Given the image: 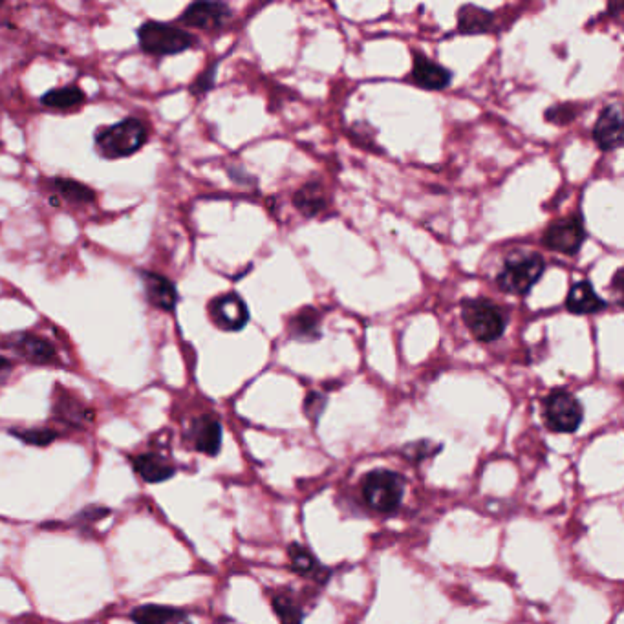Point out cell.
<instances>
[{"mask_svg":"<svg viewBox=\"0 0 624 624\" xmlns=\"http://www.w3.org/2000/svg\"><path fill=\"white\" fill-rule=\"evenodd\" d=\"M149 140L147 125L138 118H127L96 130V151L105 160H121L140 152Z\"/></svg>","mask_w":624,"mask_h":624,"instance_id":"6da1fadb","label":"cell"},{"mask_svg":"<svg viewBox=\"0 0 624 624\" xmlns=\"http://www.w3.org/2000/svg\"><path fill=\"white\" fill-rule=\"evenodd\" d=\"M546 271V260L540 253H515L504 262L496 275V286L504 293L526 297Z\"/></svg>","mask_w":624,"mask_h":624,"instance_id":"7a4b0ae2","label":"cell"},{"mask_svg":"<svg viewBox=\"0 0 624 624\" xmlns=\"http://www.w3.org/2000/svg\"><path fill=\"white\" fill-rule=\"evenodd\" d=\"M462 319L480 343L498 341L507 328V313L500 304L478 297L462 302Z\"/></svg>","mask_w":624,"mask_h":624,"instance_id":"3957f363","label":"cell"},{"mask_svg":"<svg viewBox=\"0 0 624 624\" xmlns=\"http://www.w3.org/2000/svg\"><path fill=\"white\" fill-rule=\"evenodd\" d=\"M138 41L141 50L154 57L182 54L198 43L193 33L160 21L143 22L138 28Z\"/></svg>","mask_w":624,"mask_h":624,"instance_id":"277c9868","label":"cell"},{"mask_svg":"<svg viewBox=\"0 0 624 624\" xmlns=\"http://www.w3.org/2000/svg\"><path fill=\"white\" fill-rule=\"evenodd\" d=\"M361 496L366 506L377 513H394L405 496V480L401 474L388 469L370 471L361 482Z\"/></svg>","mask_w":624,"mask_h":624,"instance_id":"5b68a950","label":"cell"},{"mask_svg":"<svg viewBox=\"0 0 624 624\" xmlns=\"http://www.w3.org/2000/svg\"><path fill=\"white\" fill-rule=\"evenodd\" d=\"M544 420L553 432L559 434L577 432L584 420L581 401L564 388L549 392L548 398L544 399Z\"/></svg>","mask_w":624,"mask_h":624,"instance_id":"8992f818","label":"cell"},{"mask_svg":"<svg viewBox=\"0 0 624 624\" xmlns=\"http://www.w3.org/2000/svg\"><path fill=\"white\" fill-rule=\"evenodd\" d=\"M2 346L11 350L13 354L22 357L24 361L37 366H59V352L54 343L46 337L32 334V332H19L11 334L2 341Z\"/></svg>","mask_w":624,"mask_h":624,"instance_id":"52a82bcc","label":"cell"},{"mask_svg":"<svg viewBox=\"0 0 624 624\" xmlns=\"http://www.w3.org/2000/svg\"><path fill=\"white\" fill-rule=\"evenodd\" d=\"M584 240H586V227H584L582 215H571L553 222L544 231V237H542L546 248L566 257L577 255L581 251Z\"/></svg>","mask_w":624,"mask_h":624,"instance_id":"ba28073f","label":"cell"},{"mask_svg":"<svg viewBox=\"0 0 624 624\" xmlns=\"http://www.w3.org/2000/svg\"><path fill=\"white\" fill-rule=\"evenodd\" d=\"M211 323L222 332H240L249 323V310L246 301L238 293L218 295L207 306Z\"/></svg>","mask_w":624,"mask_h":624,"instance_id":"9c48e42d","label":"cell"},{"mask_svg":"<svg viewBox=\"0 0 624 624\" xmlns=\"http://www.w3.org/2000/svg\"><path fill=\"white\" fill-rule=\"evenodd\" d=\"M233 11L224 2H193L189 4L178 21L187 28L205 33L220 32L231 19Z\"/></svg>","mask_w":624,"mask_h":624,"instance_id":"30bf717a","label":"cell"},{"mask_svg":"<svg viewBox=\"0 0 624 624\" xmlns=\"http://www.w3.org/2000/svg\"><path fill=\"white\" fill-rule=\"evenodd\" d=\"M52 410L55 420L72 429H85L96 418L94 410L83 399L61 385L55 387Z\"/></svg>","mask_w":624,"mask_h":624,"instance_id":"8fae6325","label":"cell"},{"mask_svg":"<svg viewBox=\"0 0 624 624\" xmlns=\"http://www.w3.org/2000/svg\"><path fill=\"white\" fill-rule=\"evenodd\" d=\"M593 141L604 152L623 147V112L619 105H608L601 110L593 127Z\"/></svg>","mask_w":624,"mask_h":624,"instance_id":"7c38bea8","label":"cell"},{"mask_svg":"<svg viewBox=\"0 0 624 624\" xmlns=\"http://www.w3.org/2000/svg\"><path fill=\"white\" fill-rule=\"evenodd\" d=\"M189 442L193 445L194 451L202 452L207 456H216L222 449V440H224V431L220 421L215 416H198L191 421L189 425Z\"/></svg>","mask_w":624,"mask_h":624,"instance_id":"4fadbf2b","label":"cell"},{"mask_svg":"<svg viewBox=\"0 0 624 624\" xmlns=\"http://www.w3.org/2000/svg\"><path fill=\"white\" fill-rule=\"evenodd\" d=\"M141 284L145 291V299L152 308L162 310V312H174L178 304V290L174 286L173 280L163 277L154 271H141Z\"/></svg>","mask_w":624,"mask_h":624,"instance_id":"5bb4252c","label":"cell"},{"mask_svg":"<svg viewBox=\"0 0 624 624\" xmlns=\"http://www.w3.org/2000/svg\"><path fill=\"white\" fill-rule=\"evenodd\" d=\"M410 79L423 90H445L452 83V72L427 55L414 52Z\"/></svg>","mask_w":624,"mask_h":624,"instance_id":"9a60e30c","label":"cell"},{"mask_svg":"<svg viewBox=\"0 0 624 624\" xmlns=\"http://www.w3.org/2000/svg\"><path fill=\"white\" fill-rule=\"evenodd\" d=\"M132 469L134 473L140 476L143 482L147 484H162L173 478L176 473V467L169 462L167 458H163L162 454L156 452H143L134 456L132 460Z\"/></svg>","mask_w":624,"mask_h":624,"instance_id":"2e32d148","label":"cell"},{"mask_svg":"<svg viewBox=\"0 0 624 624\" xmlns=\"http://www.w3.org/2000/svg\"><path fill=\"white\" fill-rule=\"evenodd\" d=\"M566 310L573 315H593L604 312L608 302L595 291L590 280H581L573 284L568 297H566Z\"/></svg>","mask_w":624,"mask_h":624,"instance_id":"e0dca14e","label":"cell"},{"mask_svg":"<svg viewBox=\"0 0 624 624\" xmlns=\"http://www.w3.org/2000/svg\"><path fill=\"white\" fill-rule=\"evenodd\" d=\"M136 624H193L187 612L162 604H143L130 612Z\"/></svg>","mask_w":624,"mask_h":624,"instance_id":"ac0fdd59","label":"cell"},{"mask_svg":"<svg viewBox=\"0 0 624 624\" xmlns=\"http://www.w3.org/2000/svg\"><path fill=\"white\" fill-rule=\"evenodd\" d=\"M48 191L54 193L59 200L72 205H90L96 202V193L85 183L77 182L65 176H55L46 182Z\"/></svg>","mask_w":624,"mask_h":624,"instance_id":"d6986e66","label":"cell"},{"mask_svg":"<svg viewBox=\"0 0 624 624\" xmlns=\"http://www.w3.org/2000/svg\"><path fill=\"white\" fill-rule=\"evenodd\" d=\"M288 334L295 341H319L321 339V313L312 306L302 308L288 321Z\"/></svg>","mask_w":624,"mask_h":624,"instance_id":"ffe728a7","label":"cell"},{"mask_svg":"<svg viewBox=\"0 0 624 624\" xmlns=\"http://www.w3.org/2000/svg\"><path fill=\"white\" fill-rule=\"evenodd\" d=\"M295 209L306 218L321 215L328 207V196L323 185L319 182H310L302 185L297 193L293 194Z\"/></svg>","mask_w":624,"mask_h":624,"instance_id":"44dd1931","label":"cell"},{"mask_svg":"<svg viewBox=\"0 0 624 624\" xmlns=\"http://www.w3.org/2000/svg\"><path fill=\"white\" fill-rule=\"evenodd\" d=\"M493 19L491 11L467 4L458 10V30L465 35L489 33L493 30Z\"/></svg>","mask_w":624,"mask_h":624,"instance_id":"7402d4cb","label":"cell"},{"mask_svg":"<svg viewBox=\"0 0 624 624\" xmlns=\"http://www.w3.org/2000/svg\"><path fill=\"white\" fill-rule=\"evenodd\" d=\"M85 101H87V94L77 85L54 88L41 97L44 107L54 108V110H72V108L83 107Z\"/></svg>","mask_w":624,"mask_h":624,"instance_id":"603a6c76","label":"cell"},{"mask_svg":"<svg viewBox=\"0 0 624 624\" xmlns=\"http://www.w3.org/2000/svg\"><path fill=\"white\" fill-rule=\"evenodd\" d=\"M288 557H290L291 570L295 571V573L304 575V577H313L315 581L321 579V575H319L321 564L308 551V548H304L301 544H291L290 548H288Z\"/></svg>","mask_w":624,"mask_h":624,"instance_id":"cb8c5ba5","label":"cell"},{"mask_svg":"<svg viewBox=\"0 0 624 624\" xmlns=\"http://www.w3.org/2000/svg\"><path fill=\"white\" fill-rule=\"evenodd\" d=\"M271 603L279 615L280 624H302L304 614H302L301 606L295 604L290 595L277 593V595H273Z\"/></svg>","mask_w":624,"mask_h":624,"instance_id":"d4e9b609","label":"cell"},{"mask_svg":"<svg viewBox=\"0 0 624 624\" xmlns=\"http://www.w3.org/2000/svg\"><path fill=\"white\" fill-rule=\"evenodd\" d=\"M11 436L19 438L26 445L33 447H46L59 438V432L46 429V427H33V429H10Z\"/></svg>","mask_w":624,"mask_h":624,"instance_id":"484cf974","label":"cell"},{"mask_svg":"<svg viewBox=\"0 0 624 624\" xmlns=\"http://www.w3.org/2000/svg\"><path fill=\"white\" fill-rule=\"evenodd\" d=\"M577 112H579V108L571 105V103L555 105V107L546 110V119L551 123H557V125H566V123H571L573 119L577 118Z\"/></svg>","mask_w":624,"mask_h":624,"instance_id":"4316f807","label":"cell"},{"mask_svg":"<svg viewBox=\"0 0 624 624\" xmlns=\"http://www.w3.org/2000/svg\"><path fill=\"white\" fill-rule=\"evenodd\" d=\"M216 68H218V63L209 66V68H207L205 72H202L200 77L194 81L193 85H191V92H193L194 96L207 94L209 90H213L216 81Z\"/></svg>","mask_w":624,"mask_h":624,"instance_id":"83f0119b","label":"cell"},{"mask_svg":"<svg viewBox=\"0 0 624 624\" xmlns=\"http://www.w3.org/2000/svg\"><path fill=\"white\" fill-rule=\"evenodd\" d=\"M324 409H326V398H324L323 394H319V392L308 394L306 403H304V410L310 416V420H319Z\"/></svg>","mask_w":624,"mask_h":624,"instance_id":"f1b7e54d","label":"cell"},{"mask_svg":"<svg viewBox=\"0 0 624 624\" xmlns=\"http://www.w3.org/2000/svg\"><path fill=\"white\" fill-rule=\"evenodd\" d=\"M108 517V509L105 507H87L85 511H81L79 513V517H77V522H83V524H96V522H101L103 518Z\"/></svg>","mask_w":624,"mask_h":624,"instance_id":"f546056e","label":"cell"},{"mask_svg":"<svg viewBox=\"0 0 624 624\" xmlns=\"http://www.w3.org/2000/svg\"><path fill=\"white\" fill-rule=\"evenodd\" d=\"M403 452H407V456H409L412 462H421L423 458H427L429 454H431V443L429 442H420V443H412V445H407Z\"/></svg>","mask_w":624,"mask_h":624,"instance_id":"4dcf8cb0","label":"cell"},{"mask_svg":"<svg viewBox=\"0 0 624 624\" xmlns=\"http://www.w3.org/2000/svg\"><path fill=\"white\" fill-rule=\"evenodd\" d=\"M13 368H15V365H13L11 359L0 356V388L8 383V379H10L11 374H13Z\"/></svg>","mask_w":624,"mask_h":624,"instance_id":"1f68e13d","label":"cell"}]
</instances>
